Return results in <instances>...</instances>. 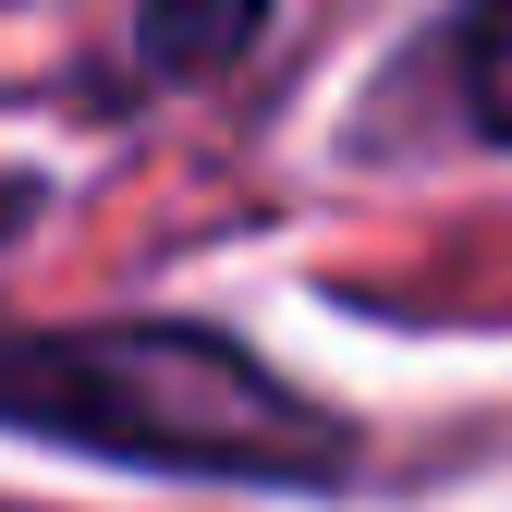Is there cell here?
<instances>
[{"label":"cell","mask_w":512,"mask_h":512,"mask_svg":"<svg viewBox=\"0 0 512 512\" xmlns=\"http://www.w3.org/2000/svg\"><path fill=\"white\" fill-rule=\"evenodd\" d=\"M0 427L232 488H330L354 464L342 415L220 330H0Z\"/></svg>","instance_id":"cell-1"},{"label":"cell","mask_w":512,"mask_h":512,"mask_svg":"<svg viewBox=\"0 0 512 512\" xmlns=\"http://www.w3.org/2000/svg\"><path fill=\"white\" fill-rule=\"evenodd\" d=\"M452 74H464V110L512 147V0H464V25H452Z\"/></svg>","instance_id":"cell-3"},{"label":"cell","mask_w":512,"mask_h":512,"mask_svg":"<svg viewBox=\"0 0 512 512\" xmlns=\"http://www.w3.org/2000/svg\"><path fill=\"white\" fill-rule=\"evenodd\" d=\"M269 37V0H135V49L147 74H220Z\"/></svg>","instance_id":"cell-2"}]
</instances>
